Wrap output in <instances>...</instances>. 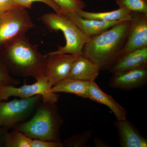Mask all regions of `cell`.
<instances>
[{
  "mask_svg": "<svg viewBox=\"0 0 147 147\" xmlns=\"http://www.w3.org/2000/svg\"><path fill=\"white\" fill-rule=\"evenodd\" d=\"M0 57L12 76H31L36 80L46 76L47 55L40 53L37 45L26 36L1 50Z\"/></svg>",
  "mask_w": 147,
  "mask_h": 147,
  "instance_id": "obj_1",
  "label": "cell"
},
{
  "mask_svg": "<svg viewBox=\"0 0 147 147\" xmlns=\"http://www.w3.org/2000/svg\"><path fill=\"white\" fill-rule=\"evenodd\" d=\"M130 26V20L122 21L101 34L91 37L83 47V55L99 65L100 70H109L121 56Z\"/></svg>",
  "mask_w": 147,
  "mask_h": 147,
  "instance_id": "obj_2",
  "label": "cell"
},
{
  "mask_svg": "<svg viewBox=\"0 0 147 147\" xmlns=\"http://www.w3.org/2000/svg\"><path fill=\"white\" fill-rule=\"evenodd\" d=\"M56 103L41 101L30 119L18 124L16 128L32 139L61 141L60 129L63 123Z\"/></svg>",
  "mask_w": 147,
  "mask_h": 147,
  "instance_id": "obj_3",
  "label": "cell"
},
{
  "mask_svg": "<svg viewBox=\"0 0 147 147\" xmlns=\"http://www.w3.org/2000/svg\"><path fill=\"white\" fill-rule=\"evenodd\" d=\"M40 21L50 31L62 32L66 40L64 46H59L57 50L48 54L83 55V47L90 37L85 34L65 14L55 12L45 13L40 17Z\"/></svg>",
  "mask_w": 147,
  "mask_h": 147,
  "instance_id": "obj_4",
  "label": "cell"
},
{
  "mask_svg": "<svg viewBox=\"0 0 147 147\" xmlns=\"http://www.w3.org/2000/svg\"><path fill=\"white\" fill-rule=\"evenodd\" d=\"M34 27L27 9L18 7L0 13V50L26 36Z\"/></svg>",
  "mask_w": 147,
  "mask_h": 147,
  "instance_id": "obj_5",
  "label": "cell"
},
{
  "mask_svg": "<svg viewBox=\"0 0 147 147\" xmlns=\"http://www.w3.org/2000/svg\"><path fill=\"white\" fill-rule=\"evenodd\" d=\"M42 100L41 95L9 102L0 100V127L8 131L27 118Z\"/></svg>",
  "mask_w": 147,
  "mask_h": 147,
  "instance_id": "obj_6",
  "label": "cell"
},
{
  "mask_svg": "<svg viewBox=\"0 0 147 147\" xmlns=\"http://www.w3.org/2000/svg\"><path fill=\"white\" fill-rule=\"evenodd\" d=\"M52 86L46 76L36 80L32 85H27L20 87L16 86H6L0 87V100H7L11 96L21 98H29L36 95H41L42 101L56 103L59 98V95L50 92Z\"/></svg>",
  "mask_w": 147,
  "mask_h": 147,
  "instance_id": "obj_7",
  "label": "cell"
},
{
  "mask_svg": "<svg viewBox=\"0 0 147 147\" xmlns=\"http://www.w3.org/2000/svg\"><path fill=\"white\" fill-rule=\"evenodd\" d=\"M46 76L52 87L68 78L71 66L78 56L47 53Z\"/></svg>",
  "mask_w": 147,
  "mask_h": 147,
  "instance_id": "obj_8",
  "label": "cell"
},
{
  "mask_svg": "<svg viewBox=\"0 0 147 147\" xmlns=\"http://www.w3.org/2000/svg\"><path fill=\"white\" fill-rule=\"evenodd\" d=\"M130 21L128 38L121 57L134 50L147 47V14L132 12Z\"/></svg>",
  "mask_w": 147,
  "mask_h": 147,
  "instance_id": "obj_9",
  "label": "cell"
},
{
  "mask_svg": "<svg viewBox=\"0 0 147 147\" xmlns=\"http://www.w3.org/2000/svg\"><path fill=\"white\" fill-rule=\"evenodd\" d=\"M147 83V67L112 74L109 86L122 90L142 88Z\"/></svg>",
  "mask_w": 147,
  "mask_h": 147,
  "instance_id": "obj_10",
  "label": "cell"
},
{
  "mask_svg": "<svg viewBox=\"0 0 147 147\" xmlns=\"http://www.w3.org/2000/svg\"><path fill=\"white\" fill-rule=\"evenodd\" d=\"M121 147H147V140L134 124L126 119L114 121Z\"/></svg>",
  "mask_w": 147,
  "mask_h": 147,
  "instance_id": "obj_11",
  "label": "cell"
},
{
  "mask_svg": "<svg viewBox=\"0 0 147 147\" xmlns=\"http://www.w3.org/2000/svg\"><path fill=\"white\" fill-rule=\"evenodd\" d=\"M144 67H147V47L122 56L108 70L114 74Z\"/></svg>",
  "mask_w": 147,
  "mask_h": 147,
  "instance_id": "obj_12",
  "label": "cell"
},
{
  "mask_svg": "<svg viewBox=\"0 0 147 147\" xmlns=\"http://www.w3.org/2000/svg\"><path fill=\"white\" fill-rule=\"evenodd\" d=\"M85 34L91 37L101 34L122 21H105L96 19H85L75 12L64 14Z\"/></svg>",
  "mask_w": 147,
  "mask_h": 147,
  "instance_id": "obj_13",
  "label": "cell"
},
{
  "mask_svg": "<svg viewBox=\"0 0 147 147\" xmlns=\"http://www.w3.org/2000/svg\"><path fill=\"white\" fill-rule=\"evenodd\" d=\"M100 67L84 55L77 56L74 61L68 78L88 82H94L97 78Z\"/></svg>",
  "mask_w": 147,
  "mask_h": 147,
  "instance_id": "obj_14",
  "label": "cell"
},
{
  "mask_svg": "<svg viewBox=\"0 0 147 147\" xmlns=\"http://www.w3.org/2000/svg\"><path fill=\"white\" fill-rule=\"evenodd\" d=\"M88 98L108 106L115 114L117 120L126 119L127 112L125 108L116 102L111 96L102 91L94 81L90 82Z\"/></svg>",
  "mask_w": 147,
  "mask_h": 147,
  "instance_id": "obj_15",
  "label": "cell"
},
{
  "mask_svg": "<svg viewBox=\"0 0 147 147\" xmlns=\"http://www.w3.org/2000/svg\"><path fill=\"white\" fill-rule=\"evenodd\" d=\"M90 82L67 78L52 87L50 92L72 94L84 98H88Z\"/></svg>",
  "mask_w": 147,
  "mask_h": 147,
  "instance_id": "obj_16",
  "label": "cell"
},
{
  "mask_svg": "<svg viewBox=\"0 0 147 147\" xmlns=\"http://www.w3.org/2000/svg\"><path fill=\"white\" fill-rule=\"evenodd\" d=\"M76 12L79 16L85 19H96L105 21H124L131 20L132 11L123 7L105 12H88L83 9L77 11Z\"/></svg>",
  "mask_w": 147,
  "mask_h": 147,
  "instance_id": "obj_17",
  "label": "cell"
},
{
  "mask_svg": "<svg viewBox=\"0 0 147 147\" xmlns=\"http://www.w3.org/2000/svg\"><path fill=\"white\" fill-rule=\"evenodd\" d=\"M13 129L12 131H5L4 133L3 147H31L32 139L18 129Z\"/></svg>",
  "mask_w": 147,
  "mask_h": 147,
  "instance_id": "obj_18",
  "label": "cell"
},
{
  "mask_svg": "<svg viewBox=\"0 0 147 147\" xmlns=\"http://www.w3.org/2000/svg\"><path fill=\"white\" fill-rule=\"evenodd\" d=\"M92 134V131L88 129L65 139L62 142L63 147H86Z\"/></svg>",
  "mask_w": 147,
  "mask_h": 147,
  "instance_id": "obj_19",
  "label": "cell"
},
{
  "mask_svg": "<svg viewBox=\"0 0 147 147\" xmlns=\"http://www.w3.org/2000/svg\"><path fill=\"white\" fill-rule=\"evenodd\" d=\"M60 8L63 14L75 12L86 8V4L81 0H52Z\"/></svg>",
  "mask_w": 147,
  "mask_h": 147,
  "instance_id": "obj_20",
  "label": "cell"
},
{
  "mask_svg": "<svg viewBox=\"0 0 147 147\" xmlns=\"http://www.w3.org/2000/svg\"><path fill=\"white\" fill-rule=\"evenodd\" d=\"M116 2L119 8L147 14V0H116Z\"/></svg>",
  "mask_w": 147,
  "mask_h": 147,
  "instance_id": "obj_21",
  "label": "cell"
},
{
  "mask_svg": "<svg viewBox=\"0 0 147 147\" xmlns=\"http://www.w3.org/2000/svg\"><path fill=\"white\" fill-rule=\"evenodd\" d=\"M19 79L11 76L0 57V87L17 86L20 84Z\"/></svg>",
  "mask_w": 147,
  "mask_h": 147,
  "instance_id": "obj_22",
  "label": "cell"
},
{
  "mask_svg": "<svg viewBox=\"0 0 147 147\" xmlns=\"http://www.w3.org/2000/svg\"><path fill=\"white\" fill-rule=\"evenodd\" d=\"M16 5L20 7L26 9L32 8L33 3L36 2L44 3L55 11L58 14H62L60 8L52 0H14Z\"/></svg>",
  "mask_w": 147,
  "mask_h": 147,
  "instance_id": "obj_23",
  "label": "cell"
},
{
  "mask_svg": "<svg viewBox=\"0 0 147 147\" xmlns=\"http://www.w3.org/2000/svg\"><path fill=\"white\" fill-rule=\"evenodd\" d=\"M31 147H64L62 142L59 141H47L32 139Z\"/></svg>",
  "mask_w": 147,
  "mask_h": 147,
  "instance_id": "obj_24",
  "label": "cell"
},
{
  "mask_svg": "<svg viewBox=\"0 0 147 147\" xmlns=\"http://www.w3.org/2000/svg\"><path fill=\"white\" fill-rule=\"evenodd\" d=\"M21 7L16 5L14 0H0V13Z\"/></svg>",
  "mask_w": 147,
  "mask_h": 147,
  "instance_id": "obj_25",
  "label": "cell"
},
{
  "mask_svg": "<svg viewBox=\"0 0 147 147\" xmlns=\"http://www.w3.org/2000/svg\"><path fill=\"white\" fill-rule=\"evenodd\" d=\"M94 142L96 147H109L110 146L107 144L105 142H103L100 139L94 138Z\"/></svg>",
  "mask_w": 147,
  "mask_h": 147,
  "instance_id": "obj_26",
  "label": "cell"
},
{
  "mask_svg": "<svg viewBox=\"0 0 147 147\" xmlns=\"http://www.w3.org/2000/svg\"><path fill=\"white\" fill-rule=\"evenodd\" d=\"M5 131H7V130H5L2 129L1 131H0V147H3V136L4 133Z\"/></svg>",
  "mask_w": 147,
  "mask_h": 147,
  "instance_id": "obj_27",
  "label": "cell"
},
{
  "mask_svg": "<svg viewBox=\"0 0 147 147\" xmlns=\"http://www.w3.org/2000/svg\"><path fill=\"white\" fill-rule=\"evenodd\" d=\"M2 129L1 128V127H0V131H1Z\"/></svg>",
  "mask_w": 147,
  "mask_h": 147,
  "instance_id": "obj_28",
  "label": "cell"
},
{
  "mask_svg": "<svg viewBox=\"0 0 147 147\" xmlns=\"http://www.w3.org/2000/svg\"><path fill=\"white\" fill-rule=\"evenodd\" d=\"M81 1H82V0H81ZM99 1H104V0H98Z\"/></svg>",
  "mask_w": 147,
  "mask_h": 147,
  "instance_id": "obj_29",
  "label": "cell"
}]
</instances>
